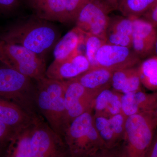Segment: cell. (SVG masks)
Returning a JSON list of instances; mask_svg holds the SVG:
<instances>
[{
    "label": "cell",
    "mask_w": 157,
    "mask_h": 157,
    "mask_svg": "<svg viewBox=\"0 0 157 157\" xmlns=\"http://www.w3.org/2000/svg\"><path fill=\"white\" fill-rule=\"evenodd\" d=\"M59 37L55 26L36 15L14 23L0 34L1 40L22 46L43 58Z\"/></svg>",
    "instance_id": "obj_1"
},
{
    "label": "cell",
    "mask_w": 157,
    "mask_h": 157,
    "mask_svg": "<svg viewBox=\"0 0 157 157\" xmlns=\"http://www.w3.org/2000/svg\"><path fill=\"white\" fill-rule=\"evenodd\" d=\"M157 129V113L146 111L128 117L124 137L115 148L121 157H144Z\"/></svg>",
    "instance_id": "obj_2"
},
{
    "label": "cell",
    "mask_w": 157,
    "mask_h": 157,
    "mask_svg": "<svg viewBox=\"0 0 157 157\" xmlns=\"http://www.w3.org/2000/svg\"><path fill=\"white\" fill-rule=\"evenodd\" d=\"M35 80L0 65V97L16 104L38 121L44 120L37 107Z\"/></svg>",
    "instance_id": "obj_3"
},
{
    "label": "cell",
    "mask_w": 157,
    "mask_h": 157,
    "mask_svg": "<svg viewBox=\"0 0 157 157\" xmlns=\"http://www.w3.org/2000/svg\"><path fill=\"white\" fill-rule=\"evenodd\" d=\"M37 107L45 121L64 139L67 128L65 81L45 78L36 81Z\"/></svg>",
    "instance_id": "obj_4"
},
{
    "label": "cell",
    "mask_w": 157,
    "mask_h": 157,
    "mask_svg": "<svg viewBox=\"0 0 157 157\" xmlns=\"http://www.w3.org/2000/svg\"><path fill=\"white\" fill-rule=\"evenodd\" d=\"M64 139L71 157H90L106 148L94 124L93 109L82 113L70 123Z\"/></svg>",
    "instance_id": "obj_5"
},
{
    "label": "cell",
    "mask_w": 157,
    "mask_h": 157,
    "mask_svg": "<svg viewBox=\"0 0 157 157\" xmlns=\"http://www.w3.org/2000/svg\"><path fill=\"white\" fill-rule=\"evenodd\" d=\"M0 63L35 81L45 78L44 58L21 45L0 39Z\"/></svg>",
    "instance_id": "obj_6"
},
{
    "label": "cell",
    "mask_w": 157,
    "mask_h": 157,
    "mask_svg": "<svg viewBox=\"0 0 157 157\" xmlns=\"http://www.w3.org/2000/svg\"><path fill=\"white\" fill-rule=\"evenodd\" d=\"M32 157H71L64 139L45 120L34 124L31 138Z\"/></svg>",
    "instance_id": "obj_7"
},
{
    "label": "cell",
    "mask_w": 157,
    "mask_h": 157,
    "mask_svg": "<svg viewBox=\"0 0 157 157\" xmlns=\"http://www.w3.org/2000/svg\"><path fill=\"white\" fill-rule=\"evenodd\" d=\"M111 11L98 0H89L78 12L76 26L86 34L106 41V33Z\"/></svg>",
    "instance_id": "obj_8"
},
{
    "label": "cell",
    "mask_w": 157,
    "mask_h": 157,
    "mask_svg": "<svg viewBox=\"0 0 157 157\" xmlns=\"http://www.w3.org/2000/svg\"><path fill=\"white\" fill-rule=\"evenodd\" d=\"M97 96L86 89L75 78L65 81L67 128L74 119L86 111L93 109L94 101Z\"/></svg>",
    "instance_id": "obj_9"
},
{
    "label": "cell",
    "mask_w": 157,
    "mask_h": 157,
    "mask_svg": "<svg viewBox=\"0 0 157 157\" xmlns=\"http://www.w3.org/2000/svg\"><path fill=\"white\" fill-rule=\"evenodd\" d=\"M96 61L98 67L114 71L137 66L140 58L132 48L106 42L98 50Z\"/></svg>",
    "instance_id": "obj_10"
},
{
    "label": "cell",
    "mask_w": 157,
    "mask_h": 157,
    "mask_svg": "<svg viewBox=\"0 0 157 157\" xmlns=\"http://www.w3.org/2000/svg\"><path fill=\"white\" fill-rule=\"evenodd\" d=\"M91 68L88 60L81 51L62 60H54L47 69L45 77L66 81L75 78Z\"/></svg>",
    "instance_id": "obj_11"
},
{
    "label": "cell",
    "mask_w": 157,
    "mask_h": 157,
    "mask_svg": "<svg viewBox=\"0 0 157 157\" xmlns=\"http://www.w3.org/2000/svg\"><path fill=\"white\" fill-rule=\"evenodd\" d=\"M126 119L121 113L110 117L94 114L95 126L105 148L113 149L120 144L124 137Z\"/></svg>",
    "instance_id": "obj_12"
},
{
    "label": "cell",
    "mask_w": 157,
    "mask_h": 157,
    "mask_svg": "<svg viewBox=\"0 0 157 157\" xmlns=\"http://www.w3.org/2000/svg\"><path fill=\"white\" fill-rule=\"evenodd\" d=\"M132 18V49L141 58H146L154 52L157 28L141 17Z\"/></svg>",
    "instance_id": "obj_13"
},
{
    "label": "cell",
    "mask_w": 157,
    "mask_h": 157,
    "mask_svg": "<svg viewBox=\"0 0 157 157\" xmlns=\"http://www.w3.org/2000/svg\"><path fill=\"white\" fill-rule=\"evenodd\" d=\"M121 113L126 117L146 111L155 110L157 92L147 93L140 90L122 94Z\"/></svg>",
    "instance_id": "obj_14"
},
{
    "label": "cell",
    "mask_w": 157,
    "mask_h": 157,
    "mask_svg": "<svg viewBox=\"0 0 157 157\" xmlns=\"http://www.w3.org/2000/svg\"><path fill=\"white\" fill-rule=\"evenodd\" d=\"M0 121L17 132L27 128L37 121L21 107L1 97Z\"/></svg>",
    "instance_id": "obj_15"
},
{
    "label": "cell",
    "mask_w": 157,
    "mask_h": 157,
    "mask_svg": "<svg viewBox=\"0 0 157 157\" xmlns=\"http://www.w3.org/2000/svg\"><path fill=\"white\" fill-rule=\"evenodd\" d=\"M113 72L103 67H95L75 78L86 89L98 95L104 90L111 88Z\"/></svg>",
    "instance_id": "obj_16"
},
{
    "label": "cell",
    "mask_w": 157,
    "mask_h": 157,
    "mask_svg": "<svg viewBox=\"0 0 157 157\" xmlns=\"http://www.w3.org/2000/svg\"><path fill=\"white\" fill-rule=\"evenodd\" d=\"M138 65L113 71L111 88L122 94L142 90Z\"/></svg>",
    "instance_id": "obj_17"
},
{
    "label": "cell",
    "mask_w": 157,
    "mask_h": 157,
    "mask_svg": "<svg viewBox=\"0 0 157 157\" xmlns=\"http://www.w3.org/2000/svg\"><path fill=\"white\" fill-rule=\"evenodd\" d=\"M86 33L75 26L59 39L53 48L54 60H62L72 56L84 45Z\"/></svg>",
    "instance_id": "obj_18"
},
{
    "label": "cell",
    "mask_w": 157,
    "mask_h": 157,
    "mask_svg": "<svg viewBox=\"0 0 157 157\" xmlns=\"http://www.w3.org/2000/svg\"><path fill=\"white\" fill-rule=\"evenodd\" d=\"M31 7L37 17L49 21L67 23L66 0H33Z\"/></svg>",
    "instance_id": "obj_19"
},
{
    "label": "cell",
    "mask_w": 157,
    "mask_h": 157,
    "mask_svg": "<svg viewBox=\"0 0 157 157\" xmlns=\"http://www.w3.org/2000/svg\"><path fill=\"white\" fill-rule=\"evenodd\" d=\"M122 94L111 88L102 91L96 96L93 112L94 115L110 117L121 113Z\"/></svg>",
    "instance_id": "obj_20"
},
{
    "label": "cell",
    "mask_w": 157,
    "mask_h": 157,
    "mask_svg": "<svg viewBox=\"0 0 157 157\" xmlns=\"http://www.w3.org/2000/svg\"><path fill=\"white\" fill-rule=\"evenodd\" d=\"M34 124L16 132L6 146L4 157H32L31 138Z\"/></svg>",
    "instance_id": "obj_21"
},
{
    "label": "cell",
    "mask_w": 157,
    "mask_h": 157,
    "mask_svg": "<svg viewBox=\"0 0 157 157\" xmlns=\"http://www.w3.org/2000/svg\"><path fill=\"white\" fill-rule=\"evenodd\" d=\"M142 85L147 90L157 92V56L149 57L138 65Z\"/></svg>",
    "instance_id": "obj_22"
},
{
    "label": "cell",
    "mask_w": 157,
    "mask_h": 157,
    "mask_svg": "<svg viewBox=\"0 0 157 157\" xmlns=\"http://www.w3.org/2000/svg\"><path fill=\"white\" fill-rule=\"evenodd\" d=\"M157 0H124L118 8L124 16L140 17L148 11Z\"/></svg>",
    "instance_id": "obj_23"
},
{
    "label": "cell",
    "mask_w": 157,
    "mask_h": 157,
    "mask_svg": "<svg viewBox=\"0 0 157 157\" xmlns=\"http://www.w3.org/2000/svg\"><path fill=\"white\" fill-rule=\"evenodd\" d=\"M107 33L132 37L133 33L132 18L124 16L109 17Z\"/></svg>",
    "instance_id": "obj_24"
},
{
    "label": "cell",
    "mask_w": 157,
    "mask_h": 157,
    "mask_svg": "<svg viewBox=\"0 0 157 157\" xmlns=\"http://www.w3.org/2000/svg\"><path fill=\"white\" fill-rule=\"evenodd\" d=\"M105 43L106 41L100 37L86 33L84 54L88 60L91 68L98 67L96 61V55L99 48Z\"/></svg>",
    "instance_id": "obj_25"
},
{
    "label": "cell",
    "mask_w": 157,
    "mask_h": 157,
    "mask_svg": "<svg viewBox=\"0 0 157 157\" xmlns=\"http://www.w3.org/2000/svg\"><path fill=\"white\" fill-rule=\"evenodd\" d=\"M89 0H66L68 22H75L78 12Z\"/></svg>",
    "instance_id": "obj_26"
},
{
    "label": "cell",
    "mask_w": 157,
    "mask_h": 157,
    "mask_svg": "<svg viewBox=\"0 0 157 157\" xmlns=\"http://www.w3.org/2000/svg\"><path fill=\"white\" fill-rule=\"evenodd\" d=\"M16 132L14 129L0 121V144L7 146Z\"/></svg>",
    "instance_id": "obj_27"
},
{
    "label": "cell",
    "mask_w": 157,
    "mask_h": 157,
    "mask_svg": "<svg viewBox=\"0 0 157 157\" xmlns=\"http://www.w3.org/2000/svg\"><path fill=\"white\" fill-rule=\"evenodd\" d=\"M19 6V0H0V13L10 14L17 10Z\"/></svg>",
    "instance_id": "obj_28"
},
{
    "label": "cell",
    "mask_w": 157,
    "mask_h": 157,
    "mask_svg": "<svg viewBox=\"0 0 157 157\" xmlns=\"http://www.w3.org/2000/svg\"><path fill=\"white\" fill-rule=\"evenodd\" d=\"M90 157H121L115 149L104 148L101 149Z\"/></svg>",
    "instance_id": "obj_29"
},
{
    "label": "cell",
    "mask_w": 157,
    "mask_h": 157,
    "mask_svg": "<svg viewBox=\"0 0 157 157\" xmlns=\"http://www.w3.org/2000/svg\"><path fill=\"white\" fill-rule=\"evenodd\" d=\"M144 157H157V129L151 144Z\"/></svg>",
    "instance_id": "obj_30"
},
{
    "label": "cell",
    "mask_w": 157,
    "mask_h": 157,
    "mask_svg": "<svg viewBox=\"0 0 157 157\" xmlns=\"http://www.w3.org/2000/svg\"><path fill=\"white\" fill-rule=\"evenodd\" d=\"M105 5L111 11L118 10L117 0H98Z\"/></svg>",
    "instance_id": "obj_31"
},
{
    "label": "cell",
    "mask_w": 157,
    "mask_h": 157,
    "mask_svg": "<svg viewBox=\"0 0 157 157\" xmlns=\"http://www.w3.org/2000/svg\"><path fill=\"white\" fill-rule=\"evenodd\" d=\"M6 146L0 144V157H4Z\"/></svg>",
    "instance_id": "obj_32"
},
{
    "label": "cell",
    "mask_w": 157,
    "mask_h": 157,
    "mask_svg": "<svg viewBox=\"0 0 157 157\" xmlns=\"http://www.w3.org/2000/svg\"><path fill=\"white\" fill-rule=\"evenodd\" d=\"M154 53L155 54V56H157V37L155 43Z\"/></svg>",
    "instance_id": "obj_33"
},
{
    "label": "cell",
    "mask_w": 157,
    "mask_h": 157,
    "mask_svg": "<svg viewBox=\"0 0 157 157\" xmlns=\"http://www.w3.org/2000/svg\"><path fill=\"white\" fill-rule=\"evenodd\" d=\"M26 1L28 2V3L29 5L31 6V4H32L33 0H26Z\"/></svg>",
    "instance_id": "obj_34"
},
{
    "label": "cell",
    "mask_w": 157,
    "mask_h": 157,
    "mask_svg": "<svg viewBox=\"0 0 157 157\" xmlns=\"http://www.w3.org/2000/svg\"><path fill=\"white\" fill-rule=\"evenodd\" d=\"M124 1V0H117L118 5V6H119L120 4L122 2Z\"/></svg>",
    "instance_id": "obj_35"
},
{
    "label": "cell",
    "mask_w": 157,
    "mask_h": 157,
    "mask_svg": "<svg viewBox=\"0 0 157 157\" xmlns=\"http://www.w3.org/2000/svg\"><path fill=\"white\" fill-rule=\"evenodd\" d=\"M155 111H156V112L157 113V102L156 107Z\"/></svg>",
    "instance_id": "obj_36"
}]
</instances>
